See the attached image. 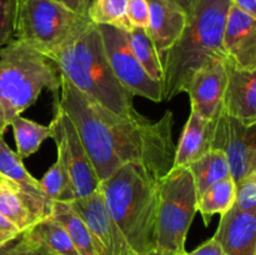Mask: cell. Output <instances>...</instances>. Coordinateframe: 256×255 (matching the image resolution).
<instances>
[{"label":"cell","instance_id":"1","mask_svg":"<svg viewBox=\"0 0 256 255\" xmlns=\"http://www.w3.org/2000/svg\"><path fill=\"white\" fill-rule=\"evenodd\" d=\"M59 104L74 124L99 182L122 165H142L156 180L172 170L175 145L174 116L166 112L159 120L125 118L92 102L62 76Z\"/></svg>","mask_w":256,"mask_h":255},{"label":"cell","instance_id":"2","mask_svg":"<svg viewBox=\"0 0 256 255\" xmlns=\"http://www.w3.org/2000/svg\"><path fill=\"white\" fill-rule=\"evenodd\" d=\"M62 78L82 94L114 114L138 118L134 95L115 78L96 24L89 20L50 55Z\"/></svg>","mask_w":256,"mask_h":255},{"label":"cell","instance_id":"3","mask_svg":"<svg viewBox=\"0 0 256 255\" xmlns=\"http://www.w3.org/2000/svg\"><path fill=\"white\" fill-rule=\"evenodd\" d=\"M230 5V0H198L179 39L159 56L162 100L185 92L198 70L225 59L222 34Z\"/></svg>","mask_w":256,"mask_h":255},{"label":"cell","instance_id":"4","mask_svg":"<svg viewBox=\"0 0 256 255\" xmlns=\"http://www.w3.org/2000/svg\"><path fill=\"white\" fill-rule=\"evenodd\" d=\"M109 215L135 255L155 249L158 180L142 165L129 162L100 182Z\"/></svg>","mask_w":256,"mask_h":255},{"label":"cell","instance_id":"5","mask_svg":"<svg viewBox=\"0 0 256 255\" xmlns=\"http://www.w3.org/2000/svg\"><path fill=\"white\" fill-rule=\"evenodd\" d=\"M62 74L54 60L14 40L0 49V135L32 106L44 89L58 94Z\"/></svg>","mask_w":256,"mask_h":255},{"label":"cell","instance_id":"6","mask_svg":"<svg viewBox=\"0 0 256 255\" xmlns=\"http://www.w3.org/2000/svg\"><path fill=\"white\" fill-rule=\"evenodd\" d=\"M196 212L198 194L189 168H172L158 180L155 249L166 255L186 252L185 242Z\"/></svg>","mask_w":256,"mask_h":255},{"label":"cell","instance_id":"7","mask_svg":"<svg viewBox=\"0 0 256 255\" xmlns=\"http://www.w3.org/2000/svg\"><path fill=\"white\" fill-rule=\"evenodd\" d=\"M89 20L58 0H16L14 36L50 56Z\"/></svg>","mask_w":256,"mask_h":255},{"label":"cell","instance_id":"8","mask_svg":"<svg viewBox=\"0 0 256 255\" xmlns=\"http://www.w3.org/2000/svg\"><path fill=\"white\" fill-rule=\"evenodd\" d=\"M110 68L118 82L134 96H142L154 102H162V86L149 76L130 48L128 32L98 25Z\"/></svg>","mask_w":256,"mask_h":255},{"label":"cell","instance_id":"9","mask_svg":"<svg viewBox=\"0 0 256 255\" xmlns=\"http://www.w3.org/2000/svg\"><path fill=\"white\" fill-rule=\"evenodd\" d=\"M54 119L49 124L52 139H54L58 155L62 158L69 172L75 199L86 196L100 186L99 178L85 152L74 124L60 106L58 94L54 95Z\"/></svg>","mask_w":256,"mask_h":255},{"label":"cell","instance_id":"10","mask_svg":"<svg viewBox=\"0 0 256 255\" xmlns=\"http://www.w3.org/2000/svg\"><path fill=\"white\" fill-rule=\"evenodd\" d=\"M212 149L224 152L236 184L256 172V122H242L220 112L212 120Z\"/></svg>","mask_w":256,"mask_h":255},{"label":"cell","instance_id":"11","mask_svg":"<svg viewBox=\"0 0 256 255\" xmlns=\"http://www.w3.org/2000/svg\"><path fill=\"white\" fill-rule=\"evenodd\" d=\"M66 204L89 230L95 255H135L109 215L100 186L92 194L76 198Z\"/></svg>","mask_w":256,"mask_h":255},{"label":"cell","instance_id":"12","mask_svg":"<svg viewBox=\"0 0 256 255\" xmlns=\"http://www.w3.org/2000/svg\"><path fill=\"white\" fill-rule=\"evenodd\" d=\"M226 78L225 59L215 60L198 70L185 90L190 98L192 112L206 120H214L222 112Z\"/></svg>","mask_w":256,"mask_h":255},{"label":"cell","instance_id":"13","mask_svg":"<svg viewBox=\"0 0 256 255\" xmlns=\"http://www.w3.org/2000/svg\"><path fill=\"white\" fill-rule=\"evenodd\" d=\"M225 59L240 69L256 70V18L230 5L222 34Z\"/></svg>","mask_w":256,"mask_h":255},{"label":"cell","instance_id":"14","mask_svg":"<svg viewBox=\"0 0 256 255\" xmlns=\"http://www.w3.org/2000/svg\"><path fill=\"white\" fill-rule=\"evenodd\" d=\"M0 174L16 185L39 220L49 216L52 202L44 194L39 180L28 172L22 158L10 149L2 135H0Z\"/></svg>","mask_w":256,"mask_h":255},{"label":"cell","instance_id":"15","mask_svg":"<svg viewBox=\"0 0 256 255\" xmlns=\"http://www.w3.org/2000/svg\"><path fill=\"white\" fill-rule=\"evenodd\" d=\"M226 85L222 112L248 122H256V70L240 69L225 59Z\"/></svg>","mask_w":256,"mask_h":255},{"label":"cell","instance_id":"16","mask_svg":"<svg viewBox=\"0 0 256 255\" xmlns=\"http://www.w3.org/2000/svg\"><path fill=\"white\" fill-rule=\"evenodd\" d=\"M212 238L226 255H256V214L232 206L222 215Z\"/></svg>","mask_w":256,"mask_h":255},{"label":"cell","instance_id":"17","mask_svg":"<svg viewBox=\"0 0 256 255\" xmlns=\"http://www.w3.org/2000/svg\"><path fill=\"white\" fill-rule=\"evenodd\" d=\"M148 2L149 24L146 32L160 56L184 32L188 14L179 5L168 0H148Z\"/></svg>","mask_w":256,"mask_h":255},{"label":"cell","instance_id":"18","mask_svg":"<svg viewBox=\"0 0 256 255\" xmlns=\"http://www.w3.org/2000/svg\"><path fill=\"white\" fill-rule=\"evenodd\" d=\"M212 120L190 112L188 122L175 148L172 168H188L212 150Z\"/></svg>","mask_w":256,"mask_h":255},{"label":"cell","instance_id":"19","mask_svg":"<svg viewBox=\"0 0 256 255\" xmlns=\"http://www.w3.org/2000/svg\"><path fill=\"white\" fill-rule=\"evenodd\" d=\"M48 255H79L66 230L49 215L25 230Z\"/></svg>","mask_w":256,"mask_h":255},{"label":"cell","instance_id":"20","mask_svg":"<svg viewBox=\"0 0 256 255\" xmlns=\"http://www.w3.org/2000/svg\"><path fill=\"white\" fill-rule=\"evenodd\" d=\"M0 214L22 232L39 222L16 185L6 178L0 182Z\"/></svg>","mask_w":256,"mask_h":255},{"label":"cell","instance_id":"21","mask_svg":"<svg viewBox=\"0 0 256 255\" xmlns=\"http://www.w3.org/2000/svg\"><path fill=\"white\" fill-rule=\"evenodd\" d=\"M194 178L198 198L214 182L230 176V168L226 156L222 150L212 149L195 160L189 166Z\"/></svg>","mask_w":256,"mask_h":255},{"label":"cell","instance_id":"22","mask_svg":"<svg viewBox=\"0 0 256 255\" xmlns=\"http://www.w3.org/2000/svg\"><path fill=\"white\" fill-rule=\"evenodd\" d=\"M235 202V182L232 176L225 178L210 185L198 198V212L202 214L205 225H209L215 214H225Z\"/></svg>","mask_w":256,"mask_h":255},{"label":"cell","instance_id":"23","mask_svg":"<svg viewBox=\"0 0 256 255\" xmlns=\"http://www.w3.org/2000/svg\"><path fill=\"white\" fill-rule=\"evenodd\" d=\"M50 216L54 218L66 230L79 255H95V249L89 230L85 226L84 222L80 219L79 215L66 202H52Z\"/></svg>","mask_w":256,"mask_h":255},{"label":"cell","instance_id":"24","mask_svg":"<svg viewBox=\"0 0 256 255\" xmlns=\"http://www.w3.org/2000/svg\"><path fill=\"white\" fill-rule=\"evenodd\" d=\"M12 128L16 154L22 159L29 158L39 150L42 142L52 138V130L49 125H42L36 122L22 118V115L14 118L10 122Z\"/></svg>","mask_w":256,"mask_h":255},{"label":"cell","instance_id":"25","mask_svg":"<svg viewBox=\"0 0 256 255\" xmlns=\"http://www.w3.org/2000/svg\"><path fill=\"white\" fill-rule=\"evenodd\" d=\"M39 182L44 194L52 202H69L75 199L69 172L59 155H56V162Z\"/></svg>","mask_w":256,"mask_h":255},{"label":"cell","instance_id":"26","mask_svg":"<svg viewBox=\"0 0 256 255\" xmlns=\"http://www.w3.org/2000/svg\"><path fill=\"white\" fill-rule=\"evenodd\" d=\"M128 39H129V44L132 52L139 60L142 66L144 68L145 72L155 82L162 84V72L159 55H158V52L155 50L154 44L150 40L146 30L135 28V29L128 32Z\"/></svg>","mask_w":256,"mask_h":255},{"label":"cell","instance_id":"27","mask_svg":"<svg viewBox=\"0 0 256 255\" xmlns=\"http://www.w3.org/2000/svg\"><path fill=\"white\" fill-rule=\"evenodd\" d=\"M128 0H92L88 16L96 25H112L130 32L126 19Z\"/></svg>","mask_w":256,"mask_h":255},{"label":"cell","instance_id":"28","mask_svg":"<svg viewBox=\"0 0 256 255\" xmlns=\"http://www.w3.org/2000/svg\"><path fill=\"white\" fill-rule=\"evenodd\" d=\"M234 206L240 212L256 214V172L235 184Z\"/></svg>","mask_w":256,"mask_h":255},{"label":"cell","instance_id":"29","mask_svg":"<svg viewBox=\"0 0 256 255\" xmlns=\"http://www.w3.org/2000/svg\"><path fill=\"white\" fill-rule=\"evenodd\" d=\"M0 255H48L42 248L22 232L15 239L0 246Z\"/></svg>","mask_w":256,"mask_h":255},{"label":"cell","instance_id":"30","mask_svg":"<svg viewBox=\"0 0 256 255\" xmlns=\"http://www.w3.org/2000/svg\"><path fill=\"white\" fill-rule=\"evenodd\" d=\"M16 0H0V49L14 36Z\"/></svg>","mask_w":256,"mask_h":255},{"label":"cell","instance_id":"31","mask_svg":"<svg viewBox=\"0 0 256 255\" xmlns=\"http://www.w3.org/2000/svg\"><path fill=\"white\" fill-rule=\"evenodd\" d=\"M126 19L132 29H145L149 24V2L148 0H128Z\"/></svg>","mask_w":256,"mask_h":255},{"label":"cell","instance_id":"32","mask_svg":"<svg viewBox=\"0 0 256 255\" xmlns=\"http://www.w3.org/2000/svg\"><path fill=\"white\" fill-rule=\"evenodd\" d=\"M20 234L22 232L12 222L0 214V246L18 238Z\"/></svg>","mask_w":256,"mask_h":255},{"label":"cell","instance_id":"33","mask_svg":"<svg viewBox=\"0 0 256 255\" xmlns=\"http://www.w3.org/2000/svg\"><path fill=\"white\" fill-rule=\"evenodd\" d=\"M188 255H226V252H224L222 245L214 238H212L208 242H202L192 252H188Z\"/></svg>","mask_w":256,"mask_h":255},{"label":"cell","instance_id":"34","mask_svg":"<svg viewBox=\"0 0 256 255\" xmlns=\"http://www.w3.org/2000/svg\"><path fill=\"white\" fill-rule=\"evenodd\" d=\"M65 8L70 10V12H75L80 16H88L90 6H92V0H59ZM89 18V16H88Z\"/></svg>","mask_w":256,"mask_h":255},{"label":"cell","instance_id":"35","mask_svg":"<svg viewBox=\"0 0 256 255\" xmlns=\"http://www.w3.org/2000/svg\"><path fill=\"white\" fill-rule=\"evenodd\" d=\"M232 5L256 18V0H230Z\"/></svg>","mask_w":256,"mask_h":255},{"label":"cell","instance_id":"36","mask_svg":"<svg viewBox=\"0 0 256 255\" xmlns=\"http://www.w3.org/2000/svg\"><path fill=\"white\" fill-rule=\"evenodd\" d=\"M168 2H174V4L179 5V6L186 12L188 16H189L190 12H192V9H194L195 4L198 2V0H168Z\"/></svg>","mask_w":256,"mask_h":255},{"label":"cell","instance_id":"37","mask_svg":"<svg viewBox=\"0 0 256 255\" xmlns=\"http://www.w3.org/2000/svg\"><path fill=\"white\" fill-rule=\"evenodd\" d=\"M146 255H166V254H164V252H159V250L154 249V250H152V252H148Z\"/></svg>","mask_w":256,"mask_h":255},{"label":"cell","instance_id":"38","mask_svg":"<svg viewBox=\"0 0 256 255\" xmlns=\"http://www.w3.org/2000/svg\"><path fill=\"white\" fill-rule=\"evenodd\" d=\"M2 179H5V178H4V176H2V174H0V182H2Z\"/></svg>","mask_w":256,"mask_h":255},{"label":"cell","instance_id":"39","mask_svg":"<svg viewBox=\"0 0 256 255\" xmlns=\"http://www.w3.org/2000/svg\"><path fill=\"white\" fill-rule=\"evenodd\" d=\"M182 255H188V252H184V254H182Z\"/></svg>","mask_w":256,"mask_h":255},{"label":"cell","instance_id":"40","mask_svg":"<svg viewBox=\"0 0 256 255\" xmlns=\"http://www.w3.org/2000/svg\"><path fill=\"white\" fill-rule=\"evenodd\" d=\"M58 2H59V0H58Z\"/></svg>","mask_w":256,"mask_h":255}]
</instances>
